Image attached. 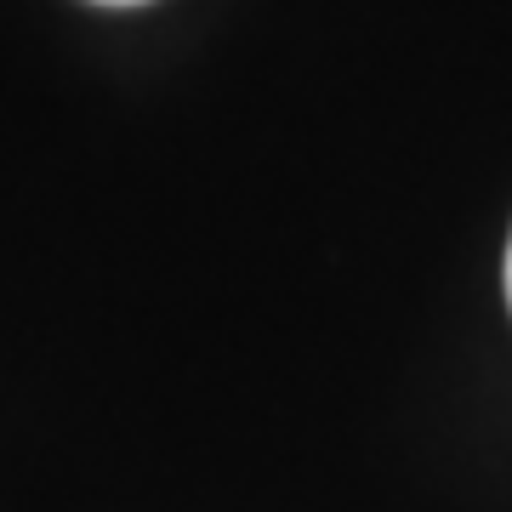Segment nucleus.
<instances>
[{
    "mask_svg": "<svg viewBox=\"0 0 512 512\" xmlns=\"http://www.w3.org/2000/svg\"><path fill=\"white\" fill-rule=\"evenodd\" d=\"M507 302H512V239H507Z\"/></svg>",
    "mask_w": 512,
    "mask_h": 512,
    "instance_id": "nucleus-1",
    "label": "nucleus"
},
{
    "mask_svg": "<svg viewBox=\"0 0 512 512\" xmlns=\"http://www.w3.org/2000/svg\"><path fill=\"white\" fill-rule=\"evenodd\" d=\"M97 6H143V0H97Z\"/></svg>",
    "mask_w": 512,
    "mask_h": 512,
    "instance_id": "nucleus-2",
    "label": "nucleus"
}]
</instances>
